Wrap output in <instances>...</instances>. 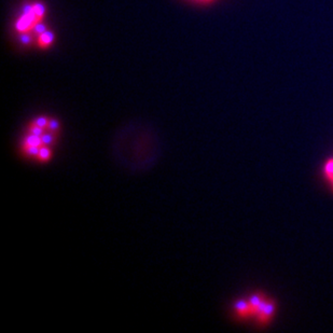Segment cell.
<instances>
[{
	"label": "cell",
	"mask_w": 333,
	"mask_h": 333,
	"mask_svg": "<svg viewBox=\"0 0 333 333\" xmlns=\"http://www.w3.org/2000/svg\"><path fill=\"white\" fill-rule=\"evenodd\" d=\"M54 41V35L51 30H43L37 38L38 47L41 49H48Z\"/></svg>",
	"instance_id": "5"
},
{
	"label": "cell",
	"mask_w": 333,
	"mask_h": 333,
	"mask_svg": "<svg viewBox=\"0 0 333 333\" xmlns=\"http://www.w3.org/2000/svg\"><path fill=\"white\" fill-rule=\"evenodd\" d=\"M324 176L329 182L333 179V159H329L324 165Z\"/></svg>",
	"instance_id": "6"
},
{
	"label": "cell",
	"mask_w": 333,
	"mask_h": 333,
	"mask_svg": "<svg viewBox=\"0 0 333 333\" xmlns=\"http://www.w3.org/2000/svg\"><path fill=\"white\" fill-rule=\"evenodd\" d=\"M46 15V7L40 2H33L25 5L20 17L15 22V29L18 34L28 35L36 30L42 23Z\"/></svg>",
	"instance_id": "1"
},
{
	"label": "cell",
	"mask_w": 333,
	"mask_h": 333,
	"mask_svg": "<svg viewBox=\"0 0 333 333\" xmlns=\"http://www.w3.org/2000/svg\"><path fill=\"white\" fill-rule=\"evenodd\" d=\"M59 122H57L56 120H49V124H48V127L47 129H49L50 131H52V132H56L57 130H59Z\"/></svg>",
	"instance_id": "11"
},
{
	"label": "cell",
	"mask_w": 333,
	"mask_h": 333,
	"mask_svg": "<svg viewBox=\"0 0 333 333\" xmlns=\"http://www.w3.org/2000/svg\"><path fill=\"white\" fill-rule=\"evenodd\" d=\"M28 134H31V135L35 136H42L44 134V129H42L39 125H37L35 123V121H33V122L28 125Z\"/></svg>",
	"instance_id": "7"
},
{
	"label": "cell",
	"mask_w": 333,
	"mask_h": 333,
	"mask_svg": "<svg viewBox=\"0 0 333 333\" xmlns=\"http://www.w3.org/2000/svg\"><path fill=\"white\" fill-rule=\"evenodd\" d=\"M34 121H35V123H36L37 125H39L40 127H42V129H44V130H46L47 127H48L49 119H47V118L40 117V118H38V119H36V120H34Z\"/></svg>",
	"instance_id": "9"
},
{
	"label": "cell",
	"mask_w": 333,
	"mask_h": 333,
	"mask_svg": "<svg viewBox=\"0 0 333 333\" xmlns=\"http://www.w3.org/2000/svg\"><path fill=\"white\" fill-rule=\"evenodd\" d=\"M266 300H267V297L262 292H255L248 298V302H249V305H250L253 317H255V315L259 313L261 307L263 306Z\"/></svg>",
	"instance_id": "3"
},
{
	"label": "cell",
	"mask_w": 333,
	"mask_h": 333,
	"mask_svg": "<svg viewBox=\"0 0 333 333\" xmlns=\"http://www.w3.org/2000/svg\"><path fill=\"white\" fill-rule=\"evenodd\" d=\"M234 309H235L236 316L242 319H245L248 317H253L248 300H240L239 302L235 304Z\"/></svg>",
	"instance_id": "4"
},
{
	"label": "cell",
	"mask_w": 333,
	"mask_h": 333,
	"mask_svg": "<svg viewBox=\"0 0 333 333\" xmlns=\"http://www.w3.org/2000/svg\"><path fill=\"white\" fill-rule=\"evenodd\" d=\"M194 1L198 3H203V4H207V3H213L216 0H194Z\"/></svg>",
	"instance_id": "12"
},
{
	"label": "cell",
	"mask_w": 333,
	"mask_h": 333,
	"mask_svg": "<svg viewBox=\"0 0 333 333\" xmlns=\"http://www.w3.org/2000/svg\"><path fill=\"white\" fill-rule=\"evenodd\" d=\"M50 157H51L50 149L47 146H44V147H41V148L39 149V152H38L36 158L38 160H40V161H47V160L50 159Z\"/></svg>",
	"instance_id": "8"
},
{
	"label": "cell",
	"mask_w": 333,
	"mask_h": 333,
	"mask_svg": "<svg viewBox=\"0 0 333 333\" xmlns=\"http://www.w3.org/2000/svg\"><path fill=\"white\" fill-rule=\"evenodd\" d=\"M40 148H37V147H30V148L27 149H24L23 151L25 152V155L27 157H37L38 152H39Z\"/></svg>",
	"instance_id": "10"
},
{
	"label": "cell",
	"mask_w": 333,
	"mask_h": 333,
	"mask_svg": "<svg viewBox=\"0 0 333 333\" xmlns=\"http://www.w3.org/2000/svg\"><path fill=\"white\" fill-rule=\"evenodd\" d=\"M275 310H276V303H275V301L273 299H267L263 306L261 307L259 313L255 315L257 323L260 326H266L267 324H270L275 314Z\"/></svg>",
	"instance_id": "2"
}]
</instances>
